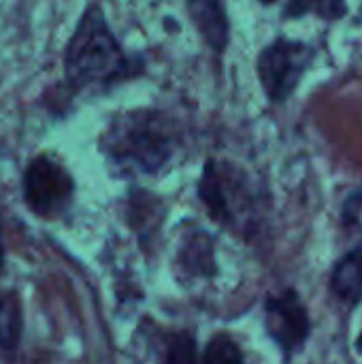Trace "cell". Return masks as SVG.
Segmentation results:
<instances>
[{"instance_id":"cell-13","label":"cell","mask_w":362,"mask_h":364,"mask_svg":"<svg viewBox=\"0 0 362 364\" xmlns=\"http://www.w3.org/2000/svg\"><path fill=\"white\" fill-rule=\"evenodd\" d=\"M166 354H164V360H192L196 356V343H194V337L186 335V333H177L169 339L166 343Z\"/></svg>"},{"instance_id":"cell-4","label":"cell","mask_w":362,"mask_h":364,"mask_svg":"<svg viewBox=\"0 0 362 364\" xmlns=\"http://www.w3.org/2000/svg\"><path fill=\"white\" fill-rule=\"evenodd\" d=\"M198 198L207 207L209 215L228 228H239L245 222V211L250 209L252 196L245 179L228 166L218 162H207L203 177L198 181Z\"/></svg>"},{"instance_id":"cell-7","label":"cell","mask_w":362,"mask_h":364,"mask_svg":"<svg viewBox=\"0 0 362 364\" xmlns=\"http://www.w3.org/2000/svg\"><path fill=\"white\" fill-rule=\"evenodd\" d=\"M175 271L179 279H201L215 273L213 241L201 230H190L175 256Z\"/></svg>"},{"instance_id":"cell-6","label":"cell","mask_w":362,"mask_h":364,"mask_svg":"<svg viewBox=\"0 0 362 364\" xmlns=\"http://www.w3.org/2000/svg\"><path fill=\"white\" fill-rule=\"evenodd\" d=\"M265 324L269 337L282 348V352L292 354L303 348L309 335L307 309L294 290H286L271 296L265 305Z\"/></svg>"},{"instance_id":"cell-15","label":"cell","mask_w":362,"mask_h":364,"mask_svg":"<svg viewBox=\"0 0 362 364\" xmlns=\"http://www.w3.org/2000/svg\"><path fill=\"white\" fill-rule=\"evenodd\" d=\"M356 350H358V352H361V354H362V335H361V337H358V341H356Z\"/></svg>"},{"instance_id":"cell-2","label":"cell","mask_w":362,"mask_h":364,"mask_svg":"<svg viewBox=\"0 0 362 364\" xmlns=\"http://www.w3.org/2000/svg\"><path fill=\"white\" fill-rule=\"evenodd\" d=\"M141 73V62L126 55L98 4L85 9L64 55V75L73 92L109 90Z\"/></svg>"},{"instance_id":"cell-12","label":"cell","mask_w":362,"mask_h":364,"mask_svg":"<svg viewBox=\"0 0 362 364\" xmlns=\"http://www.w3.org/2000/svg\"><path fill=\"white\" fill-rule=\"evenodd\" d=\"M203 358L209 360V363H241L243 354H241V350L237 348L235 341H230L228 337L220 335V337L209 341Z\"/></svg>"},{"instance_id":"cell-14","label":"cell","mask_w":362,"mask_h":364,"mask_svg":"<svg viewBox=\"0 0 362 364\" xmlns=\"http://www.w3.org/2000/svg\"><path fill=\"white\" fill-rule=\"evenodd\" d=\"M4 269V245H2V228H0V273Z\"/></svg>"},{"instance_id":"cell-11","label":"cell","mask_w":362,"mask_h":364,"mask_svg":"<svg viewBox=\"0 0 362 364\" xmlns=\"http://www.w3.org/2000/svg\"><path fill=\"white\" fill-rule=\"evenodd\" d=\"M348 11L344 0H290L286 17H299L305 13H318L324 19H339Z\"/></svg>"},{"instance_id":"cell-16","label":"cell","mask_w":362,"mask_h":364,"mask_svg":"<svg viewBox=\"0 0 362 364\" xmlns=\"http://www.w3.org/2000/svg\"><path fill=\"white\" fill-rule=\"evenodd\" d=\"M260 2H265V4H271V2H275V0H260Z\"/></svg>"},{"instance_id":"cell-1","label":"cell","mask_w":362,"mask_h":364,"mask_svg":"<svg viewBox=\"0 0 362 364\" xmlns=\"http://www.w3.org/2000/svg\"><path fill=\"white\" fill-rule=\"evenodd\" d=\"M179 130L171 115L156 109L117 113L100 136V151L115 175H160L179 149Z\"/></svg>"},{"instance_id":"cell-10","label":"cell","mask_w":362,"mask_h":364,"mask_svg":"<svg viewBox=\"0 0 362 364\" xmlns=\"http://www.w3.org/2000/svg\"><path fill=\"white\" fill-rule=\"evenodd\" d=\"M21 341V305L19 299L9 292L0 296V350L13 354Z\"/></svg>"},{"instance_id":"cell-9","label":"cell","mask_w":362,"mask_h":364,"mask_svg":"<svg viewBox=\"0 0 362 364\" xmlns=\"http://www.w3.org/2000/svg\"><path fill=\"white\" fill-rule=\"evenodd\" d=\"M331 290L344 303H358L362 299V252H350L344 256L333 275H331Z\"/></svg>"},{"instance_id":"cell-5","label":"cell","mask_w":362,"mask_h":364,"mask_svg":"<svg viewBox=\"0 0 362 364\" xmlns=\"http://www.w3.org/2000/svg\"><path fill=\"white\" fill-rule=\"evenodd\" d=\"M314 60V49L301 41L277 38L258 58V77L271 102H284Z\"/></svg>"},{"instance_id":"cell-8","label":"cell","mask_w":362,"mask_h":364,"mask_svg":"<svg viewBox=\"0 0 362 364\" xmlns=\"http://www.w3.org/2000/svg\"><path fill=\"white\" fill-rule=\"evenodd\" d=\"M188 15L203 36V41L215 51L222 53L228 45V17L222 0H186Z\"/></svg>"},{"instance_id":"cell-3","label":"cell","mask_w":362,"mask_h":364,"mask_svg":"<svg viewBox=\"0 0 362 364\" xmlns=\"http://www.w3.org/2000/svg\"><path fill=\"white\" fill-rule=\"evenodd\" d=\"M23 200L30 211L38 218H60L64 215L75 196V181L66 168L47 158H34L23 173Z\"/></svg>"}]
</instances>
